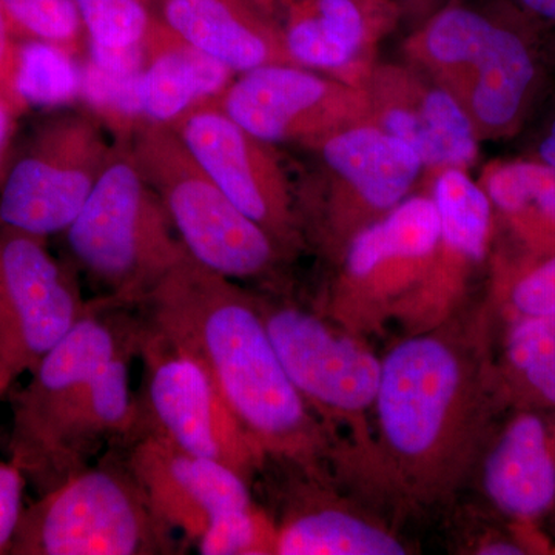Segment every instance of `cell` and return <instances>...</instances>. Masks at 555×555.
Wrapping results in <instances>:
<instances>
[{
    "label": "cell",
    "mask_w": 555,
    "mask_h": 555,
    "mask_svg": "<svg viewBox=\"0 0 555 555\" xmlns=\"http://www.w3.org/2000/svg\"><path fill=\"white\" fill-rule=\"evenodd\" d=\"M91 62L118 73H141L144 53L142 42L126 47H108L90 42Z\"/></svg>",
    "instance_id": "d6a6232c"
},
{
    "label": "cell",
    "mask_w": 555,
    "mask_h": 555,
    "mask_svg": "<svg viewBox=\"0 0 555 555\" xmlns=\"http://www.w3.org/2000/svg\"><path fill=\"white\" fill-rule=\"evenodd\" d=\"M425 42L441 64L476 67L473 108L485 126L502 129L517 118L535 79L534 61L520 36L477 11L452 7L433 21Z\"/></svg>",
    "instance_id": "30bf717a"
},
{
    "label": "cell",
    "mask_w": 555,
    "mask_h": 555,
    "mask_svg": "<svg viewBox=\"0 0 555 555\" xmlns=\"http://www.w3.org/2000/svg\"><path fill=\"white\" fill-rule=\"evenodd\" d=\"M171 228L139 164L122 159L101 171L67 240L79 264L107 288L104 298L133 306L188 255Z\"/></svg>",
    "instance_id": "3957f363"
},
{
    "label": "cell",
    "mask_w": 555,
    "mask_h": 555,
    "mask_svg": "<svg viewBox=\"0 0 555 555\" xmlns=\"http://www.w3.org/2000/svg\"><path fill=\"white\" fill-rule=\"evenodd\" d=\"M532 16L555 24V0H516Z\"/></svg>",
    "instance_id": "e575fe53"
},
{
    "label": "cell",
    "mask_w": 555,
    "mask_h": 555,
    "mask_svg": "<svg viewBox=\"0 0 555 555\" xmlns=\"http://www.w3.org/2000/svg\"><path fill=\"white\" fill-rule=\"evenodd\" d=\"M7 50H9V17L0 2V67L5 61Z\"/></svg>",
    "instance_id": "8d00e7d4"
},
{
    "label": "cell",
    "mask_w": 555,
    "mask_h": 555,
    "mask_svg": "<svg viewBox=\"0 0 555 555\" xmlns=\"http://www.w3.org/2000/svg\"><path fill=\"white\" fill-rule=\"evenodd\" d=\"M528 547L524 543L514 542L509 539L492 540L480 547L478 554L483 555H521L528 554Z\"/></svg>",
    "instance_id": "836d02e7"
},
{
    "label": "cell",
    "mask_w": 555,
    "mask_h": 555,
    "mask_svg": "<svg viewBox=\"0 0 555 555\" xmlns=\"http://www.w3.org/2000/svg\"><path fill=\"white\" fill-rule=\"evenodd\" d=\"M248 138L228 115L211 109L193 113L181 130L182 144L204 173L243 214L269 232L283 224L284 208L266 179L259 177Z\"/></svg>",
    "instance_id": "4fadbf2b"
},
{
    "label": "cell",
    "mask_w": 555,
    "mask_h": 555,
    "mask_svg": "<svg viewBox=\"0 0 555 555\" xmlns=\"http://www.w3.org/2000/svg\"><path fill=\"white\" fill-rule=\"evenodd\" d=\"M483 488L513 520L528 524L555 509V411L518 408L486 456Z\"/></svg>",
    "instance_id": "7c38bea8"
},
{
    "label": "cell",
    "mask_w": 555,
    "mask_h": 555,
    "mask_svg": "<svg viewBox=\"0 0 555 555\" xmlns=\"http://www.w3.org/2000/svg\"><path fill=\"white\" fill-rule=\"evenodd\" d=\"M280 555H403L397 537L337 507L305 506L276 526Z\"/></svg>",
    "instance_id": "e0dca14e"
},
{
    "label": "cell",
    "mask_w": 555,
    "mask_h": 555,
    "mask_svg": "<svg viewBox=\"0 0 555 555\" xmlns=\"http://www.w3.org/2000/svg\"><path fill=\"white\" fill-rule=\"evenodd\" d=\"M138 164L158 189L171 225L193 261L228 280L268 272L275 258L268 230L217 188L181 141L160 131L147 134Z\"/></svg>",
    "instance_id": "5b68a950"
},
{
    "label": "cell",
    "mask_w": 555,
    "mask_h": 555,
    "mask_svg": "<svg viewBox=\"0 0 555 555\" xmlns=\"http://www.w3.org/2000/svg\"><path fill=\"white\" fill-rule=\"evenodd\" d=\"M489 199L511 217L534 215L555 244V169L542 163L505 164L488 178Z\"/></svg>",
    "instance_id": "cb8c5ba5"
},
{
    "label": "cell",
    "mask_w": 555,
    "mask_h": 555,
    "mask_svg": "<svg viewBox=\"0 0 555 555\" xmlns=\"http://www.w3.org/2000/svg\"><path fill=\"white\" fill-rule=\"evenodd\" d=\"M142 305L145 320L206 369L262 454L312 466L323 437L278 357L257 299L185 255Z\"/></svg>",
    "instance_id": "6da1fadb"
},
{
    "label": "cell",
    "mask_w": 555,
    "mask_h": 555,
    "mask_svg": "<svg viewBox=\"0 0 555 555\" xmlns=\"http://www.w3.org/2000/svg\"><path fill=\"white\" fill-rule=\"evenodd\" d=\"M82 73L53 42L38 40L21 51L16 90L33 105L53 107L78 96Z\"/></svg>",
    "instance_id": "d4e9b609"
},
{
    "label": "cell",
    "mask_w": 555,
    "mask_h": 555,
    "mask_svg": "<svg viewBox=\"0 0 555 555\" xmlns=\"http://www.w3.org/2000/svg\"><path fill=\"white\" fill-rule=\"evenodd\" d=\"M440 238L436 203L426 198L409 199L357 236L347 254V269L353 276L364 278L389 259L433 254Z\"/></svg>",
    "instance_id": "44dd1931"
},
{
    "label": "cell",
    "mask_w": 555,
    "mask_h": 555,
    "mask_svg": "<svg viewBox=\"0 0 555 555\" xmlns=\"http://www.w3.org/2000/svg\"><path fill=\"white\" fill-rule=\"evenodd\" d=\"M326 83L299 69L257 67L229 91L225 115L248 137L278 141L295 120L315 107Z\"/></svg>",
    "instance_id": "2e32d148"
},
{
    "label": "cell",
    "mask_w": 555,
    "mask_h": 555,
    "mask_svg": "<svg viewBox=\"0 0 555 555\" xmlns=\"http://www.w3.org/2000/svg\"><path fill=\"white\" fill-rule=\"evenodd\" d=\"M503 352L507 390L518 408L555 411V315L514 317Z\"/></svg>",
    "instance_id": "7402d4cb"
},
{
    "label": "cell",
    "mask_w": 555,
    "mask_h": 555,
    "mask_svg": "<svg viewBox=\"0 0 555 555\" xmlns=\"http://www.w3.org/2000/svg\"><path fill=\"white\" fill-rule=\"evenodd\" d=\"M276 528L250 506L230 511L215 518L196 542L199 554H275Z\"/></svg>",
    "instance_id": "484cf974"
},
{
    "label": "cell",
    "mask_w": 555,
    "mask_h": 555,
    "mask_svg": "<svg viewBox=\"0 0 555 555\" xmlns=\"http://www.w3.org/2000/svg\"><path fill=\"white\" fill-rule=\"evenodd\" d=\"M7 133H9V115H7L5 107L0 104V149L5 142Z\"/></svg>",
    "instance_id": "74e56055"
},
{
    "label": "cell",
    "mask_w": 555,
    "mask_h": 555,
    "mask_svg": "<svg viewBox=\"0 0 555 555\" xmlns=\"http://www.w3.org/2000/svg\"><path fill=\"white\" fill-rule=\"evenodd\" d=\"M138 350L109 361L100 374L68 393L39 426L10 444V462L40 494L89 465L105 443L138 436V401L130 363Z\"/></svg>",
    "instance_id": "ba28073f"
},
{
    "label": "cell",
    "mask_w": 555,
    "mask_h": 555,
    "mask_svg": "<svg viewBox=\"0 0 555 555\" xmlns=\"http://www.w3.org/2000/svg\"><path fill=\"white\" fill-rule=\"evenodd\" d=\"M539 156L542 163L555 169V118L547 127L545 137L540 141Z\"/></svg>",
    "instance_id": "d590c367"
},
{
    "label": "cell",
    "mask_w": 555,
    "mask_h": 555,
    "mask_svg": "<svg viewBox=\"0 0 555 555\" xmlns=\"http://www.w3.org/2000/svg\"><path fill=\"white\" fill-rule=\"evenodd\" d=\"M469 401V364L456 343L420 335L382 361L375 414L390 454L420 469L443 455Z\"/></svg>",
    "instance_id": "8992f818"
},
{
    "label": "cell",
    "mask_w": 555,
    "mask_h": 555,
    "mask_svg": "<svg viewBox=\"0 0 555 555\" xmlns=\"http://www.w3.org/2000/svg\"><path fill=\"white\" fill-rule=\"evenodd\" d=\"M27 477L14 463H0V555L10 554L24 513Z\"/></svg>",
    "instance_id": "1f68e13d"
},
{
    "label": "cell",
    "mask_w": 555,
    "mask_h": 555,
    "mask_svg": "<svg viewBox=\"0 0 555 555\" xmlns=\"http://www.w3.org/2000/svg\"><path fill=\"white\" fill-rule=\"evenodd\" d=\"M142 73L144 72H112L90 61L82 72L80 91L90 104L109 115H144L141 96Z\"/></svg>",
    "instance_id": "f546056e"
},
{
    "label": "cell",
    "mask_w": 555,
    "mask_h": 555,
    "mask_svg": "<svg viewBox=\"0 0 555 555\" xmlns=\"http://www.w3.org/2000/svg\"><path fill=\"white\" fill-rule=\"evenodd\" d=\"M441 236L448 246L467 258L485 257L491 224V199L465 173L444 171L436 184Z\"/></svg>",
    "instance_id": "603a6c76"
},
{
    "label": "cell",
    "mask_w": 555,
    "mask_h": 555,
    "mask_svg": "<svg viewBox=\"0 0 555 555\" xmlns=\"http://www.w3.org/2000/svg\"><path fill=\"white\" fill-rule=\"evenodd\" d=\"M324 158L377 208L396 206L422 167L406 142L375 129L349 130L332 138L324 147Z\"/></svg>",
    "instance_id": "9a60e30c"
},
{
    "label": "cell",
    "mask_w": 555,
    "mask_h": 555,
    "mask_svg": "<svg viewBox=\"0 0 555 555\" xmlns=\"http://www.w3.org/2000/svg\"><path fill=\"white\" fill-rule=\"evenodd\" d=\"M385 129L427 166H462L476 156L469 118L447 91H430L418 112L390 109Z\"/></svg>",
    "instance_id": "ffe728a7"
},
{
    "label": "cell",
    "mask_w": 555,
    "mask_h": 555,
    "mask_svg": "<svg viewBox=\"0 0 555 555\" xmlns=\"http://www.w3.org/2000/svg\"><path fill=\"white\" fill-rule=\"evenodd\" d=\"M509 305L516 317L555 315V251L514 284Z\"/></svg>",
    "instance_id": "4dcf8cb0"
},
{
    "label": "cell",
    "mask_w": 555,
    "mask_h": 555,
    "mask_svg": "<svg viewBox=\"0 0 555 555\" xmlns=\"http://www.w3.org/2000/svg\"><path fill=\"white\" fill-rule=\"evenodd\" d=\"M173 534L150 505L127 459L107 455L25 507L10 554H175Z\"/></svg>",
    "instance_id": "7a4b0ae2"
},
{
    "label": "cell",
    "mask_w": 555,
    "mask_h": 555,
    "mask_svg": "<svg viewBox=\"0 0 555 555\" xmlns=\"http://www.w3.org/2000/svg\"><path fill=\"white\" fill-rule=\"evenodd\" d=\"M138 356L142 390L137 400V437L152 434L190 454L217 460L247 480L264 454L230 411L206 369L147 320H142Z\"/></svg>",
    "instance_id": "277c9868"
},
{
    "label": "cell",
    "mask_w": 555,
    "mask_h": 555,
    "mask_svg": "<svg viewBox=\"0 0 555 555\" xmlns=\"http://www.w3.org/2000/svg\"><path fill=\"white\" fill-rule=\"evenodd\" d=\"M164 17L182 42L229 68L254 69L268 60V46L229 0H166Z\"/></svg>",
    "instance_id": "ac0fdd59"
},
{
    "label": "cell",
    "mask_w": 555,
    "mask_h": 555,
    "mask_svg": "<svg viewBox=\"0 0 555 555\" xmlns=\"http://www.w3.org/2000/svg\"><path fill=\"white\" fill-rule=\"evenodd\" d=\"M127 463L160 520L195 545L215 518L254 503L232 467L152 434L131 440Z\"/></svg>",
    "instance_id": "8fae6325"
},
{
    "label": "cell",
    "mask_w": 555,
    "mask_h": 555,
    "mask_svg": "<svg viewBox=\"0 0 555 555\" xmlns=\"http://www.w3.org/2000/svg\"><path fill=\"white\" fill-rule=\"evenodd\" d=\"M287 47L292 56L313 67H341L352 60L357 47L331 22L315 11H302L292 22L287 33Z\"/></svg>",
    "instance_id": "83f0119b"
},
{
    "label": "cell",
    "mask_w": 555,
    "mask_h": 555,
    "mask_svg": "<svg viewBox=\"0 0 555 555\" xmlns=\"http://www.w3.org/2000/svg\"><path fill=\"white\" fill-rule=\"evenodd\" d=\"M7 17L36 38L60 43L75 39L80 14L75 0H0Z\"/></svg>",
    "instance_id": "f1b7e54d"
},
{
    "label": "cell",
    "mask_w": 555,
    "mask_h": 555,
    "mask_svg": "<svg viewBox=\"0 0 555 555\" xmlns=\"http://www.w3.org/2000/svg\"><path fill=\"white\" fill-rule=\"evenodd\" d=\"M90 42L108 47L141 43L150 17L142 0H75Z\"/></svg>",
    "instance_id": "4316f807"
},
{
    "label": "cell",
    "mask_w": 555,
    "mask_h": 555,
    "mask_svg": "<svg viewBox=\"0 0 555 555\" xmlns=\"http://www.w3.org/2000/svg\"><path fill=\"white\" fill-rule=\"evenodd\" d=\"M91 158L82 163L22 159L0 196V219L11 230L46 236L67 230L96 182Z\"/></svg>",
    "instance_id": "5bb4252c"
},
{
    "label": "cell",
    "mask_w": 555,
    "mask_h": 555,
    "mask_svg": "<svg viewBox=\"0 0 555 555\" xmlns=\"http://www.w3.org/2000/svg\"><path fill=\"white\" fill-rule=\"evenodd\" d=\"M230 68L182 43L160 53L142 73V113L156 122L178 118L190 105L225 86Z\"/></svg>",
    "instance_id": "d6986e66"
},
{
    "label": "cell",
    "mask_w": 555,
    "mask_h": 555,
    "mask_svg": "<svg viewBox=\"0 0 555 555\" xmlns=\"http://www.w3.org/2000/svg\"><path fill=\"white\" fill-rule=\"evenodd\" d=\"M269 337L288 378L309 406L334 414L374 408L382 361L321 318L295 306H262Z\"/></svg>",
    "instance_id": "9c48e42d"
},
{
    "label": "cell",
    "mask_w": 555,
    "mask_h": 555,
    "mask_svg": "<svg viewBox=\"0 0 555 555\" xmlns=\"http://www.w3.org/2000/svg\"><path fill=\"white\" fill-rule=\"evenodd\" d=\"M89 309L39 236L13 230L0 241V401Z\"/></svg>",
    "instance_id": "52a82bcc"
}]
</instances>
